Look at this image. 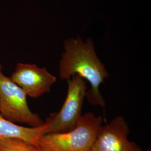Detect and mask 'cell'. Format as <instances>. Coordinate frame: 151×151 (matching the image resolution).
Segmentation results:
<instances>
[{
	"label": "cell",
	"mask_w": 151,
	"mask_h": 151,
	"mask_svg": "<svg viewBox=\"0 0 151 151\" xmlns=\"http://www.w3.org/2000/svg\"><path fill=\"white\" fill-rule=\"evenodd\" d=\"M63 47L58 66L60 79L67 80L77 75L88 81L91 88L87 91V99L92 105L105 108V101L100 87L109 75L97 56L91 38H68L63 42Z\"/></svg>",
	"instance_id": "6da1fadb"
},
{
	"label": "cell",
	"mask_w": 151,
	"mask_h": 151,
	"mask_svg": "<svg viewBox=\"0 0 151 151\" xmlns=\"http://www.w3.org/2000/svg\"><path fill=\"white\" fill-rule=\"evenodd\" d=\"M103 118L91 112L82 115L74 129L42 135L39 146L52 151H89L101 127Z\"/></svg>",
	"instance_id": "7a4b0ae2"
},
{
	"label": "cell",
	"mask_w": 151,
	"mask_h": 151,
	"mask_svg": "<svg viewBox=\"0 0 151 151\" xmlns=\"http://www.w3.org/2000/svg\"><path fill=\"white\" fill-rule=\"evenodd\" d=\"M67 96L59 112L50 114L44 123L45 134L63 133L75 128L82 115L87 88L86 81L77 75L67 80Z\"/></svg>",
	"instance_id": "3957f363"
},
{
	"label": "cell",
	"mask_w": 151,
	"mask_h": 151,
	"mask_svg": "<svg viewBox=\"0 0 151 151\" xmlns=\"http://www.w3.org/2000/svg\"><path fill=\"white\" fill-rule=\"evenodd\" d=\"M27 95L22 88L5 75L0 65V113L14 123L26 124L32 127L42 126L44 122L31 111Z\"/></svg>",
	"instance_id": "277c9868"
},
{
	"label": "cell",
	"mask_w": 151,
	"mask_h": 151,
	"mask_svg": "<svg viewBox=\"0 0 151 151\" xmlns=\"http://www.w3.org/2000/svg\"><path fill=\"white\" fill-rule=\"evenodd\" d=\"M30 97H40L48 93L57 82L55 76L49 72L45 68L35 64L19 63L10 77Z\"/></svg>",
	"instance_id": "5b68a950"
},
{
	"label": "cell",
	"mask_w": 151,
	"mask_h": 151,
	"mask_svg": "<svg viewBox=\"0 0 151 151\" xmlns=\"http://www.w3.org/2000/svg\"><path fill=\"white\" fill-rule=\"evenodd\" d=\"M129 125L123 116H116L100 127L89 151H142L135 143L128 139Z\"/></svg>",
	"instance_id": "8992f818"
},
{
	"label": "cell",
	"mask_w": 151,
	"mask_h": 151,
	"mask_svg": "<svg viewBox=\"0 0 151 151\" xmlns=\"http://www.w3.org/2000/svg\"><path fill=\"white\" fill-rule=\"evenodd\" d=\"M45 123L38 127H22L4 118L0 114V138L22 140L34 146H39V140L45 134Z\"/></svg>",
	"instance_id": "52a82bcc"
},
{
	"label": "cell",
	"mask_w": 151,
	"mask_h": 151,
	"mask_svg": "<svg viewBox=\"0 0 151 151\" xmlns=\"http://www.w3.org/2000/svg\"><path fill=\"white\" fill-rule=\"evenodd\" d=\"M0 151H30L29 144L17 139L0 138Z\"/></svg>",
	"instance_id": "ba28073f"
},
{
	"label": "cell",
	"mask_w": 151,
	"mask_h": 151,
	"mask_svg": "<svg viewBox=\"0 0 151 151\" xmlns=\"http://www.w3.org/2000/svg\"><path fill=\"white\" fill-rule=\"evenodd\" d=\"M29 147L30 151H52L44 147L34 146L30 144H29Z\"/></svg>",
	"instance_id": "9c48e42d"
},
{
	"label": "cell",
	"mask_w": 151,
	"mask_h": 151,
	"mask_svg": "<svg viewBox=\"0 0 151 151\" xmlns=\"http://www.w3.org/2000/svg\"><path fill=\"white\" fill-rule=\"evenodd\" d=\"M151 151V150H147V151Z\"/></svg>",
	"instance_id": "30bf717a"
}]
</instances>
